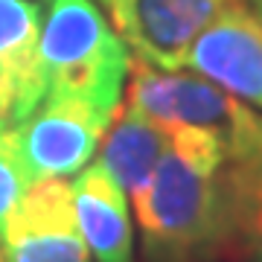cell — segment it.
<instances>
[{
	"label": "cell",
	"mask_w": 262,
	"mask_h": 262,
	"mask_svg": "<svg viewBox=\"0 0 262 262\" xmlns=\"http://www.w3.org/2000/svg\"><path fill=\"white\" fill-rule=\"evenodd\" d=\"M131 201L146 262H225L236 256L225 166L187 158L166 143L149 184Z\"/></svg>",
	"instance_id": "1"
},
{
	"label": "cell",
	"mask_w": 262,
	"mask_h": 262,
	"mask_svg": "<svg viewBox=\"0 0 262 262\" xmlns=\"http://www.w3.org/2000/svg\"><path fill=\"white\" fill-rule=\"evenodd\" d=\"M38 53L47 94L88 105L105 122L114 120L128 79L131 50L94 0H53Z\"/></svg>",
	"instance_id": "2"
},
{
	"label": "cell",
	"mask_w": 262,
	"mask_h": 262,
	"mask_svg": "<svg viewBox=\"0 0 262 262\" xmlns=\"http://www.w3.org/2000/svg\"><path fill=\"white\" fill-rule=\"evenodd\" d=\"M3 262H91L64 178L29 181L0 222Z\"/></svg>",
	"instance_id": "3"
},
{
	"label": "cell",
	"mask_w": 262,
	"mask_h": 262,
	"mask_svg": "<svg viewBox=\"0 0 262 262\" xmlns=\"http://www.w3.org/2000/svg\"><path fill=\"white\" fill-rule=\"evenodd\" d=\"M108 125L111 122H105L88 105L44 94L35 111L12 128L27 181L76 175L91 163Z\"/></svg>",
	"instance_id": "4"
},
{
	"label": "cell",
	"mask_w": 262,
	"mask_h": 262,
	"mask_svg": "<svg viewBox=\"0 0 262 262\" xmlns=\"http://www.w3.org/2000/svg\"><path fill=\"white\" fill-rule=\"evenodd\" d=\"M236 0H105L114 29L134 58L160 70H181L192 41Z\"/></svg>",
	"instance_id": "5"
},
{
	"label": "cell",
	"mask_w": 262,
	"mask_h": 262,
	"mask_svg": "<svg viewBox=\"0 0 262 262\" xmlns=\"http://www.w3.org/2000/svg\"><path fill=\"white\" fill-rule=\"evenodd\" d=\"M184 67L262 114V20L248 3L219 12L192 41Z\"/></svg>",
	"instance_id": "6"
},
{
	"label": "cell",
	"mask_w": 262,
	"mask_h": 262,
	"mask_svg": "<svg viewBox=\"0 0 262 262\" xmlns=\"http://www.w3.org/2000/svg\"><path fill=\"white\" fill-rule=\"evenodd\" d=\"M125 105L146 114L160 128L201 125L230 134L239 99L204 76L160 70L143 58H131Z\"/></svg>",
	"instance_id": "7"
},
{
	"label": "cell",
	"mask_w": 262,
	"mask_h": 262,
	"mask_svg": "<svg viewBox=\"0 0 262 262\" xmlns=\"http://www.w3.org/2000/svg\"><path fill=\"white\" fill-rule=\"evenodd\" d=\"M41 27L35 0H0V128L20 125L47 94Z\"/></svg>",
	"instance_id": "8"
},
{
	"label": "cell",
	"mask_w": 262,
	"mask_h": 262,
	"mask_svg": "<svg viewBox=\"0 0 262 262\" xmlns=\"http://www.w3.org/2000/svg\"><path fill=\"white\" fill-rule=\"evenodd\" d=\"M76 222L96 262H134V225L125 189L105 163H88L70 181Z\"/></svg>",
	"instance_id": "9"
},
{
	"label": "cell",
	"mask_w": 262,
	"mask_h": 262,
	"mask_svg": "<svg viewBox=\"0 0 262 262\" xmlns=\"http://www.w3.org/2000/svg\"><path fill=\"white\" fill-rule=\"evenodd\" d=\"M163 151H166V131L137 108L125 105L122 111L114 114L99 160L125 189V195L134 198L149 184Z\"/></svg>",
	"instance_id": "10"
},
{
	"label": "cell",
	"mask_w": 262,
	"mask_h": 262,
	"mask_svg": "<svg viewBox=\"0 0 262 262\" xmlns=\"http://www.w3.org/2000/svg\"><path fill=\"white\" fill-rule=\"evenodd\" d=\"M225 184L233 219V251L245 262H262V149L230 128Z\"/></svg>",
	"instance_id": "11"
},
{
	"label": "cell",
	"mask_w": 262,
	"mask_h": 262,
	"mask_svg": "<svg viewBox=\"0 0 262 262\" xmlns=\"http://www.w3.org/2000/svg\"><path fill=\"white\" fill-rule=\"evenodd\" d=\"M29 181L24 175V166L15 151V137L12 128H0V222L6 219V213L12 210V204L18 201V195L24 192Z\"/></svg>",
	"instance_id": "12"
},
{
	"label": "cell",
	"mask_w": 262,
	"mask_h": 262,
	"mask_svg": "<svg viewBox=\"0 0 262 262\" xmlns=\"http://www.w3.org/2000/svg\"><path fill=\"white\" fill-rule=\"evenodd\" d=\"M233 131H239L242 137H248L251 143H256V146L262 149V114L253 111L251 105L239 102L236 117H233Z\"/></svg>",
	"instance_id": "13"
},
{
	"label": "cell",
	"mask_w": 262,
	"mask_h": 262,
	"mask_svg": "<svg viewBox=\"0 0 262 262\" xmlns=\"http://www.w3.org/2000/svg\"><path fill=\"white\" fill-rule=\"evenodd\" d=\"M248 6H251V12L262 20V0H248Z\"/></svg>",
	"instance_id": "14"
},
{
	"label": "cell",
	"mask_w": 262,
	"mask_h": 262,
	"mask_svg": "<svg viewBox=\"0 0 262 262\" xmlns=\"http://www.w3.org/2000/svg\"><path fill=\"white\" fill-rule=\"evenodd\" d=\"M0 262H3V251H0Z\"/></svg>",
	"instance_id": "15"
}]
</instances>
